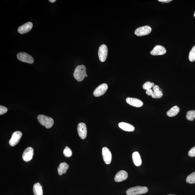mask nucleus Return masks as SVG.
<instances>
[{"label":"nucleus","mask_w":195,"mask_h":195,"mask_svg":"<svg viewBox=\"0 0 195 195\" xmlns=\"http://www.w3.org/2000/svg\"><path fill=\"white\" fill-rule=\"evenodd\" d=\"M87 75L86 68L85 65H78L76 68L73 73L74 77L78 81H81Z\"/></svg>","instance_id":"obj_1"},{"label":"nucleus","mask_w":195,"mask_h":195,"mask_svg":"<svg viewBox=\"0 0 195 195\" xmlns=\"http://www.w3.org/2000/svg\"><path fill=\"white\" fill-rule=\"evenodd\" d=\"M37 119L39 123L46 128H51L54 124V121L52 118L44 115H40L38 116Z\"/></svg>","instance_id":"obj_2"},{"label":"nucleus","mask_w":195,"mask_h":195,"mask_svg":"<svg viewBox=\"0 0 195 195\" xmlns=\"http://www.w3.org/2000/svg\"><path fill=\"white\" fill-rule=\"evenodd\" d=\"M148 189L145 186H137L131 188L127 190L126 193L127 195H138L145 194Z\"/></svg>","instance_id":"obj_3"},{"label":"nucleus","mask_w":195,"mask_h":195,"mask_svg":"<svg viewBox=\"0 0 195 195\" xmlns=\"http://www.w3.org/2000/svg\"><path fill=\"white\" fill-rule=\"evenodd\" d=\"M18 59L22 62L33 64L34 62V59L31 55L26 53L21 52L17 55Z\"/></svg>","instance_id":"obj_4"},{"label":"nucleus","mask_w":195,"mask_h":195,"mask_svg":"<svg viewBox=\"0 0 195 195\" xmlns=\"http://www.w3.org/2000/svg\"><path fill=\"white\" fill-rule=\"evenodd\" d=\"M151 28L149 26H144L137 28L135 31V34L138 36H142L149 34L151 32Z\"/></svg>","instance_id":"obj_5"},{"label":"nucleus","mask_w":195,"mask_h":195,"mask_svg":"<svg viewBox=\"0 0 195 195\" xmlns=\"http://www.w3.org/2000/svg\"><path fill=\"white\" fill-rule=\"evenodd\" d=\"M108 55V48L105 45H102L98 50V56L99 60L103 62L106 60Z\"/></svg>","instance_id":"obj_6"},{"label":"nucleus","mask_w":195,"mask_h":195,"mask_svg":"<svg viewBox=\"0 0 195 195\" xmlns=\"http://www.w3.org/2000/svg\"><path fill=\"white\" fill-rule=\"evenodd\" d=\"M22 136V133L20 131H16L12 135L11 138L9 141V144L12 146H15L18 144Z\"/></svg>","instance_id":"obj_7"},{"label":"nucleus","mask_w":195,"mask_h":195,"mask_svg":"<svg viewBox=\"0 0 195 195\" xmlns=\"http://www.w3.org/2000/svg\"><path fill=\"white\" fill-rule=\"evenodd\" d=\"M107 84L104 83L98 86L94 90L93 95L96 97H99L105 94L108 89Z\"/></svg>","instance_id":"obj_8"},{"label":"nucleus","mask_w":195,"mask_h":195,"mask_svg":"<svg viewBox=\"0 0 195 195\" xmlns=\"http://www.w3.org/2000/svg\"><path fill=\"white\" fill-rule=\"evenodd\" d=\"M102 154L104 162L107 165H109L112 160V154L109 150L107 147L103 148Z\"/></svg>","instance_id":"obj_9"},{"label":"nucleus","mask_w":195,"mask_h":195,"mask_svg":"<svg viewBox=\"0 0 195 195\" xmlns=\"http://www.w3.org/2000/svg\"><path fill=\"white\" fill-rule=\"evenodd\" d=\"M77 131L79 136L82 139H85L87 137V126L84 123H80L78 125Z\"/></svg>","instance_id":"obj_10"},{"label":"nucleus","mask_w":195,"mask_h":195,"mask_svg":"<svg viewBox=\"0 0 195 195\" xmlns=\"http://www.w3.org/2000/svg\"><path fill=\"white\" fill-rule=\"evenodd\" d=\"M34 155V150L31 147L26 148L22 154V159L25 162H29L31 160Z\"/></svg>","instance_id":"obj_11"},{"label":"nucleus","mask_w":195,"mask_h":195,"mask_svg":"<svg viewBox=\"0 0 195 195\" xmlns=\"http://www.w3.org/2000/svg\"><path fill=\"white\" fill-rule=\"evenodd\" d=\"M33 24L31 22H28L20 26L18 29L19 33L24 34L27 33L32 29Z\"/></svg>","instance_id":"obj_12"},{"label":"nucleus","mask_w":195,"mask_h":195,"mask_svg":"<svg viewBox=\"0 0 195 195\" xmlns=\"http://www.w3.org/2000/svg\"><path fill=\"white\" fill-rule=\"evenodd\" d=\"M126 102L129 105L135 107H140L143 105V102L137 98L128 97L126 99Z\"/></svg>","instance_id":"obj_13"},{"label":"nucleus","mask_w":195,"mask_h":195,"mask_svg":"<svg viewBox=\"0 0 195 195\" xmlns=\"http://www.w3.org/2000/svg\"><path fill=\"white\" fill-rule=\"evenodd\" d=\"M166 53V49L163 46L157 45L151 51L150 54L153 55H161L165 54Z\"/></svg>","instance_id":"obj_14"},{"label":"nucleus","mask_w":195,"mask_h":195,"mask_svg":"<svg viewBox=\"0 0 195 195\" xmlns=\"http://www.w3.org/2000/svg\"><path fill=\"white\" fill-rule=\"evenodd\" d=\"M128 173L124 170L119 171L115 176V181L116 182H120L127 179L128 178Z\"/></svg>","instance_id":"obj_15"},{"label":"nucleus","mask_w":195,"mask_h":195,"mask_svg":"<svg viewBox=\"0 0 195 195\" xmlns=\"http://www.w3.org/2000/svg\"><path fill=\"white\" fill-rule=\"evenodd\" d=\"M119 127L123 130L127 132H133L135 130V127L132 125L126 123L121 122L119 123Z\"/></svg>","instance_id":"obj_16"},{"label":"nucleus","mask_w":195,"mask_h":195,"mask_svg":"<svg viewBox=\"0 0 195 195\" xmlns=\"http://www.w3.org/2000/svg\"><path fill=\"white\" fill-rule=\"evenodd\" d=\"M153 92L152 94V97L153 98H160L162 97L163 93L162 92L160 91L159 87L158 86L156 85L154 86L153 87Z\"/></svg>","instance_id":"obj_17"},{"label":"nucleus","mask_w":195,"mask_h":195,"mask_svg":"<svg viewBox=\"0 0 195 195\" xmlns=\"http://www.w3.org/2000/svg\"><path fill=\"white\" fill-rule=\"evenodd\" d=\"M69 167V166L68 164L65 163V162L61 163L59 165V167L57 168V172H58L59 175H61L63 174L66 173Z\"/></svg>","instance_id":"obj_18"},{"label":"nucleus","mask_w":195,"mask_h":195,"mask_svg":"<svg viewBox=\"0 0 195 195\" xmlns=\"http://www.w3.org/2000/svg\"><path fill=\"white\" fill-rule=\"evenodd\" d=\"M132 159L135 166H139L141 165L142 160L140 155L138 152H135L132 154Z\"/></svg>","instance_id":"obj_19"},{"label":"nucleus","mask_w":195,"mask_h":195,"mask_svg":"<svg viewBox=\"0 0 195 195\" xmlns=\"http://www.w3.org/2000/svg\"><path fill=\"white\" fill-rule=\"evenodd\" d=\"M33 192L34 195H43L42 187L39 182L34 185Z\"/></svg>","instance_id":"obj_20"},{"label":"nucleus","mask_w":195,"mask_h":195,"mask_svg":"<svg viewBox=\"0 0 195 195\" xmlns=\"http://www.w3.org/2000/svg\"><path fill=\"white\" fill-rule=\"evenodd\" d=\"M180 111V108L177 106H174L168 111L167 113V116L172 117L175 116Z\"/></svg>","instance_id":"obj_21"},{"label":"nucleus","mask_w":195,"mask_h":195,"mask_svg":"<svg viewBox=\"0 0 195 195\" xmlns=\"http://www.w3.org/2000/svg\"><path fill=\"white\" fill-rule=\"evenodd\" d=\"M186 182L189 184L195 183V172L188 176L186 178Z\"/></svg>","instance_id":"obj_22"},{"label":"nucleus","mask_w":195,"mask_h":195,"mask_svg":"<svg viewBox=\"0 0 195 195\" xmlns=\"http://www.w3.org/2000/svg\"><path fill=\"white\" fill-rule=\"evenodd\" d=\"M186 118L189 121H193L195 119V111L191 110L187 113Z\"/></svg>","instance_id":"obj_23"},{"label":"nucleus","mask_w":195,"mask_h":195,"mask_svg":"<svg viewBox=\"0 0 195 195\" xmlns=\"http://www.w3.org/2000/svg\"><path fill=\"white\" fill-rule=\"evenodd\" d=\"M189 59L191 62H193L195 60V46L193 47L190 51L189 56Z\"/></svg>","instance_id":"obj_24"},{"label":"nucleus","mask_w":195,"mask_h":195,"mask_svg":"<svg viewBox=\"0 0 195 195\" xmlns=\"http://www.w3.org/2000/svg\"><path fill=\"white\" fill-rule=\"evenodd\" d=\"M63 154L65 157H69L72 155V153L71 150L68 147L66 146L64 150Z\"/></svg>","instance_id":"obj_25"},{"label":"nucleus","mask_w":195,"mask_h":195,"mask_svg":"<svg viewBox=\"0 0 195 195\" xmlns=\"http://www.w3.org/2000/svg\"><path fill=\"white\" fill-rule=\"evenodd\" d=\"M154 85V83H151L150 82L147 81L143 84V89L146 90H148L152 88L153 87Z\"/></svg>","instance_id":"obj_26"},{"label":"nucleus","mask_w":195,"mask_h":195,"mask_svg":"<svg viewBox=\"0 0 195 195\" xmlns=\"http://www.w3.org/2000/svg\"><path fill=\"white\" fill-rule=\"evenodd\" d=\"M8 111L7 108L5 106H0V115H3L6 113Z\"/></svg>","instance_id":"obj_27"},{"label":"nucleus","mask_w":195,"mask_h":195,"mask_svg":"<svg viewBox=\"0 0 195 195\" xmlns=\"http://www.w3.org/2000/svg\"><path fill=\"white\" fill-rule=\"evenodd\" d=\"M188 155L190 157H195V146L192 148L189 151Z\"/></svg>","instance_id":"obj_28"},{"label":"nucleus","mask_w":195,"mask_h":195,"mask_svg":"<svg viewBox=\"0 0 195 195\" xmlns=\"http://www.w3.org/2000/svg\"><path fill=\"white\" fill-rule=\"evenodd\" d=\"M153 91L151 89L148 90H147L146 91V94L147 95L149 96H151L152 94H153Z\"/></svg>","instance_id":"obj_29"},{"label":"nucleus","mask_w":195,"mask_h":195,"mask_svg":"<svg viewBox=\"0 0 195 195\" xmlns=\"http://www.w3.org/2000/svg\"><path fill=\"white\" fill-rule=\"evenodd\" d=\"M172 0H159L158 1L161 2L168 3L172 1Z\"/></svg>","instance_id":"obj_30"},{"label":"nucleus","mask_w":195,"mask_h":195,"mask_svg":"<svg viewBox=\"0 0 195 195\" xmlns=\"http://www.w3.org/2000/svg\"><path fill=\"white\" fill-rule=\"evenodd\" d=\"M49 1L51 3H53L55 2H56V0H49Z\"/></svg>","instance_id":"obj_31"},{"label":"nucleus","mask_w":195,"mask_h":195,"mask_svg":"<svg viewBox=\"0 0 195 195\" xmlns=\"http://www.w3.org/2000/svg\"><path fill=\"white\" fill-rule=\"evenodd\" d=\"M86 77H88V75H86Z\"/></svg>","instance_id":"obj_32"},{"label":"nucleus","mask_w":195,"mask_h":195,"mask_svg":"<svg viewBox=\"0 0 195 195\" xmlns=\"http://www.w3.org/2000/svg\"></svg>","instance_id":"obj_33"},{"label":"nucleus","mask_w":195,"mask_h":195,"mask_svg":"<svg viewBox=\"0 0 195 195\" xmlns=\"http://www.w3.org/2000/svg\"><path fill=\"white\" fill-rule=\"evenodd\" d=\"M194 16H195V14H194Z\"/></svg>","instance_id":"obj_34"}]
</instances>
